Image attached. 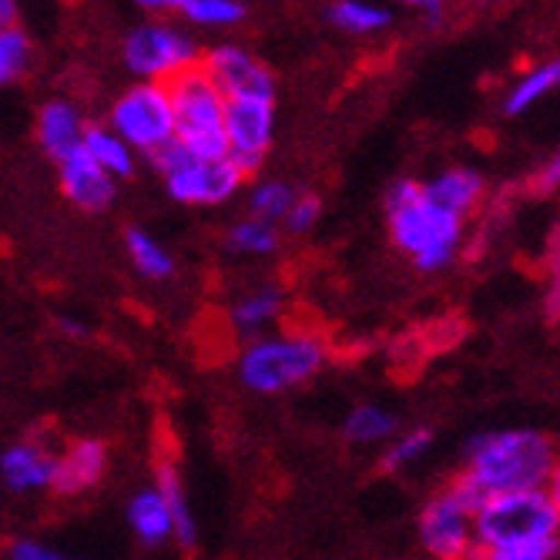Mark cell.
<instances>
[{"label": "cell", "mask_w": 560, "mask_h": 560, "mask_svg": "<svg viewBox=\"0 0 560 560\" xmlns=\"http://www.w3.org/2000/svg\"><path fill=\"white\" fill-rule=\"evenodd\" d=\"M464 477L477 483L487 497L550 487L557 483L553 436L530 427L480 433L467 443Z\"/></svg>", "instance_id": "obj_1"}, {"label": "cell", "mask_w": 560, "mask_h": 560, "mask_svg": "<svg viewBox=\"0 0 560 560\" xmlns=\"http://www.w3.org/2000/svg\"><path fill=\"white\" fill-rule=\"evenodd\" d=\"M386 229L420 272H440L460 256L467 222L436 206L420 178H399L386 191Z\"/></svg>", "instance_id": "obj_2"}, {"label": "cell", "mask_w": 560, "mask_h": 560, "mask_svg": "<svg viewBox=\"0 0 560 560\" xmlns=\"http://www.w3.org/2000/svg\"><path fill=\"white\" fill-rule=\"evenodd\" d=\"M323 363L326 346L310 332L256 336L238 352V380L259 396H282L316 380Z\"/></svg>", "instance_id": "obj_3"}, {"label": "cell", "mask_w": 560, "mask_h": 560, "mask_svg": "<svg viewBox=\"0 0 560 560\" xmlns=\"http://www.w3.org/2000/svg\"><path fill=\"white\" fill-rule=\"evenodd\" d=\"M474 537L480 550L560 537L557 483L537 487V490L490 493L474 514Z\"/></svg>", "instance_id": "obj_4"}, {"label": "cell", "mask_w": 560, "mask_h": 560, "mask_svg": "<svg viewBox=\"0 0 560 560\" xmlns=\"http://www.w3.org/2000/svg\"><path fill=\"white\" fill-rule=\"evenodd\" d=\"M487 493L464 474L453 477L420 511V544L433 560H477L474 514Z\"/></svg>", "instance_id": "obj_5"}, {"label": "cell", "mask_w": 560, "mask_h": 560, "mask_svg": "<svg viewBox=\"0 0 560 560\" xmlns=\"http://www.w3.org/2000/svg\"><path fill=\"white\" fill-rule=\"evenodd\" d=\"M175 112V141L198 159H229L225 151V94L212 78L191 68L168 84Z\"/></svg>", "instance_id": "obj_6"}, {"label": "cell", "mask_w": 560, "mask_h": 560, "mask_svg": "<svg viewBox=\"0 0 560 560\" xmlns=\"http://www.w3.org/2000/svg\"><path fill=\"white\" fill-rule=\"evenodd\" d=\"M151 165L162 175L165 191L178 206H188V209L225 206V201H232L248 182L232 159H198L178 141L165 144L159 155H151Z\"/></svg>", "instance_id": "obj_7"}, {"label": "cell", "mask_w": 560, "mask_h": 560, "mask_svg": "<svg viewBox=\"0 0 560 560\" xmlns=\"http://www.w3.org/2000/svg\"><path fill=\"white\" fill-rule=\"evenodd\" d=\"M198 61H201L198 40L168 21L148 18L144 24L131 27L121 40V65L138 81L172 84L178 74L198 68Z\"/></svg>", "instance_id": "obj_8"}, {"label": "cell", "mask_w": 560, "mask_h": 560, "mask_svg": "<svg viewBox=\"0 0 560 560\" xmlns=\"http://www.w3.org/2000/svg\"><path fill=\"white\" fill-rule=\"evenodd\" d=\"M105 125L135 151V155H144V159L159 155L165 144L175 141V112H172L168 84L135 81L112 101Z\"/></svg>", "instance_id": "obj_9"}, {"label": "cell", "mask_w": 560, "mask_h": 560, "mask_svg": "<svg viewBox=\"0 0 560 560\" xmlns=\"http://www.w3.org/2000/svg\"><path fill=\"white\" fill-rule=\"evenodd\" d=\"M276 144V97L225 101V151L245 178L256 175Z\"/></svg>", "instance_id": "obj_10"}, {"label": "cell", "mask_w": 560, "mask_h": 560, "mask_svg": "<svg viewBox=\"0 0 560 560\" xmlns=\"http://www.w3.org/2000/svg\"><path fill=\"white\" fill-rule=\"evenodd\" d=\"M198 68L212 78V84L225 94V101L238 97H276V74L266 61H259L242 44H215L201 50Z\"/></svg>", "instance_id": "obj_11"}, {"label": "cell", "mask_w": 560, "mask_h": 560, "mask_svg": "<svg viewBox=\"0 0 560 560\" xmlns=\"http://www.w3.org/2000/svg\"><path fill=\"white\" fill-rule=\"evenodd\" d=\"M58 185H61V195L71 201V206L88 212V215L108 212L118 198V182L105 168H97L88 159L84 148L71 151L68 159L58 162Z\"/></svg>", "instance_id": "obj_12"}, {"label": "cell", "mask_w": 560, "mask_h": 560, "mask_svg": "<svg viewBox=\"0 0 560 560\" xmlns=\"http://www.w3.org/2000/svg\"><path fill=\"white\" fill-rule=\"evenodd\" d=\"M108 474V446L101 440H74L55 456L50 490L58 497H84Z\"/></svg>", "instance_id": "obj_13"}, {"label": "cell", "mask_w": 560, "mask_h": 560, "mask_svg": "<svg viewBox=\"0 0 560 560\" xmlns=\"http://www.w3.org/2000/svg\"><path fill=\"white\" fill-rule=\"evenodd\" d=\"M55 450H47L40 440H21L0 453V480L11 493H37L50 490L55 477Z\"/></svg>", "instance_id": "obj_14"}, {"label": "cell", "mask_w": 560, "mask_h": 560, "mask_svg": "<svg viewBox=\"0 0 560 560\" xmlns=\"http://www.w3.org/2000/svg\"><path fill=\"white\" fill-rule=\"evenodd\" d=\"M84 128H88V121H84V115H81V108L74 105V101L50 97L37 112V128L34 131H37V144L44 148V155L58 165L61 159L71 155V151L81 148Z\"/></svg>", "instance_id": "obj_15"}, {"label": "cell", "mask_w": 560, "mask_h": 560, "mask_svg": "<svg viewBox=\"0 0 560 560\" xmlns=\"http://www.w3.org/2000/svg\"><path fill=\"white\" fill-rule=\"evenodd\" d=\"M423 191L436 201V206H443L446 212L460 215L467 222L483 206L487 178L477 168H470V165H450V168L436 172L433 178H427Z\"/></svg>", "instance_id": "obj_16"}, {"label": "cell", "mask_w": 560, "mask_h": 560, "mask_svg": "<svg viewBox=\"0 0 560 560\" xmlns=\"http://www.w3.org/2000/svg\"><path fill=\"white\" fill-rule=\"evenodd\" d=\"M128 527L135 534V540L144 550H162L168 544H175V530H172V517L168 506L162 500V493L155 487L138 490L128 500Z\"/></svg>", "instance_id": "obj_17"}, {"label": "cell", "mask_w": 560, "mask_h": 560, "mask_svg": "<svg viewBox=\"0 0 560 560\" xmlns=\"http://www.w3.org/2000/svg\"><path fill=\"white\" fill-rule=\"evenodd\" d=\"M557 84H560V65H557L553 58L524 68V71L514 78V84L506 88V94H503V115H506V118H521V115H527L530 108L540 105L544 97L553 94Z\"/></svg>", "instance_id": "obj_18"}, {"label": "cell", "mask_w": 560, "mask_h": 560, "mask_svg": "<svg viewBox=\"0 0 560 560\" xmlns=\"http://www.w3.org/2000/svg\"><path fill=\"white\" fill-rule=\"evenodd\" d=\"M285 313V289L269 282V285H259L245 292L229 313V323L245 332V336H259L262 329H269L272 323H279Z\"/></svg>", "instance_id": "obj_19"}, {"label": "cell", "mask_w": 560, "mask_h": 560, "mask_svg": "<svg viewBox=\"0 0 560 560\" xmlns=\"http://www.w3.org/2000/svg\"><path fill=\"white\" fill-rule=\"evenodd\" d=\"M81 148L88 151V159L97 168H105L115 182L131 178L135 168H138V155H135V151L108 125H88L84 128V138H81Z\"/></svg>", "instance_id": "obj_20"}, {"label": "cell", "mask_w": 560, "mask_h": 560, "mask_svg": "<svg viewBox=\"0 0 560 560\" xmlns=\"http://www.w3.org/2000/svg\"><path fill=\"white\" fill-rule=\"evenodd\" d=\"M155 477H159L155 490L162 493V500L168 506V517H172L175 544L182 550H191L198 544V527H195V514H191V506H188V493H185L182 474H178V467L172 460H162Z\"/></svg>", "instance_id": "obj_21"}, {"label": "cell", "mask_w": 560, "mask_h": 560, "mask_svg": "<svg viewBox=\"0 0 560 560\" xmlns=\"http://www.w3.org/2000/svg\"><path fill=\"white\" fill-rule=\"evenodd\" d=\"M396 433H399V417L376 402L352 406L342 420V436L352 446H380V443H389Z\"/></svg>", "instance_id": "obj_22"}, {"label": "cell", "mask_w": 560, "mask_h": 560, "mask_svg": "<svg viewBox=\"0 0 560 560\" xmlns=\"http://www.w3.org/2000/svg\"><path fill=\"white\" fill-rule=\"evenodd\" d=\"M125 252H128V259H131V266H135V272L141 279L165 282V279L175 276V256L155 235L138 229V225H131L125 232Z\"/></svg>", "instance_id": "obj_23"}, {"label": "cell", "mask_w": 560, "mask_h": 560, "mask_svg": "<svg viewBox=\"0 0 560 560\" xmlns=\"http://www.w3.org/2000/svg\"><path fill=\"white\" fill-rule=\"evenodd\" d=\"M326 18L336 31L352 34V37H370L393 24L389 8L373 4V0H332L326 8Z\"/></svg>", "instance_id": "obj_24"}, {"label": "cell", "mask_w": 560, "mask_h": 560, "mask_svg": "<svg viewBox=\"0 0 560 560\" xmlns=\"http://www.w3.org/2000/svg\"><path fill=\"white\" fill-rule=\"evenodd\" d=\"M225 245L238 256H248V259H266V256H276L279 245H282V229L276 222H266V219H256V215H245L238 219L229 235H225Z\"/></svg>", "instance_id": "obj_25"}, {"label": "cell", "mask_w": 560, "mask_h": 560, "mask_svg": "<svg viewBox=\"0 0 560 560\" xmlns=\"http://www.w3.org/2000/svg\"><path fill=\"white\" fill-rule=\"evenodd\" d=\"M433 443H436V436H433L430 427H417V430L396 433V436L386 443L383 456H380V474L396 477V474H402V470L417 467V464L423 460V456L433 450Z\"/></svg>", "instance_id": "obj_26"}, {"label": "cell", "mask_w": 560, "mask_h": 560, "mask_svg": "<svg viewBox=\"0 0 560 560\" xmlns=\"http://www.w3.org/2000/svg\"><path fill=\"white\" fill-rule=\"evenodd\" d=\"M34 68V40L31 34L14 24L0 27V84H21Z\"/></svg>", "instance_id": "obj_27"}, {"label": "cell", "mask_w": 560, "mask_h": 560, "mask_svg": "<svg viewBox=\"0 0 560 560\" xmlns=\"http://www.w3.org/2000/svg\"><path fill=\"white\" fill-rule=\"evenodd\" d=\"M178 18L206 31H229L245 21V4L242 0H185Z\"/></svg>", "instance_id": "obj_28"}, {"label": "cell", "mask_w": 560, "mask_h": 560, "mask_svg": "<svg viewBox=\"0 0 560 560\" xmlns=\"http://www.w3.org/2000/svg\"><path fill=\"white\" fill-rule=\"evenodd\" d=\"M295 195H299V191H295L289 182H282V178L256 182V188L248 191V215L282 225V219H285V212L292 209Z\"/></svg>", "instance_id": "obj_29"}, {"label": "cell", "mask_w": 560, "mask_h": 560, "mask_svg": "<svg viewBox=\"0 0 560 560\" xmlns=\"http://www.w3.org/2000/svg\"><path fill=\"white\" fill-rule=\"evenodd\" d=\"M557 547H560V537L527 540V544H503V547L480 550L477 560H557Z\"/></svg>", "instance_id": "obj_30"}, {"label": "cell", "mask_w": 560, "mask_h": 560, "mask_svg": "<svg viewBox=\"0 0 560 560\" xmlns=\"http://www.w3.org/2000/svg\"><path fill=\"white\" fill-rule=\"evenodd\" d=\"M319 219H323V201L316 195H310V191H299L279 229H285L289 235H305V232L316 229Z\"/></svg>", "instance_id": "obj_31"}, {"label": "cell", "mask_w": 560, "mask_h": 560, "mask_svg": "<svg viewBox=\"0 0 560 560\" xmlns=\"http://www.w3.org/2000/svg\"><path fill=\"white\" fill-rule=\"evenodd\" d=\"M11 560H71L65 553H58L55 547L37 544V540H18L11 547Z\"/></svg>", "instance_id": "obj_32"}, {"label": "cell", "mask_w": 560, "mask_h": 560, "mask_svg": "<svg viewBox=\"0 0 560 560\" xmlns=\"http://www.w3.org/2000/svg\"><path fill=\"white\" fill-rule=\"evenodd\" d=\"M396 4L406 8V11L423 14L427 21H443V18H446V8H450V0H396Z\"/></svg>", "instance_id": "obj_33"}, {"label": "cell", "mask_w": 560, "mask_h": 560, "mask_svg": "<svg viewBox=\"0 0 560 560\" xmlns=\"http://www.w3.org/2000/svg\"><path fill=\"white\" fill-rule=\"evenodd\" d=\"M135 4H138L148 18L168 21V18H178V11H182L185 0H135Z\"/></svg>", "instance_id": "obj_34"}, {"label": "cell", "mask_w": 560, "mask_h": 560, "mask_svg": "<svg viewBox=\"0 0 560 560\" xmlns=\"http://www.w3.org/2000/svg\"><path fill=\"white\" fill-rule=\"evenodd\" d=\"M557 182H560V162H557V159H547V172L540 168L537 178H534V185H537L540 191H553Z\"/></svg>", "instance_id": "obj_35"}, {"label": "cell", "mask_w": 560, "mask_h": 560, "mask_svg": "<svg viewBox=\"0 0 560 560\" xmlns=\"http://www.w3.org/2000/svg\"><path fill=\"white\" fill-rule=\"evenodd\" d=\"M21 21V0H0V27H14Z\"/></svg>", "instance_id": "obj_36"}, {"label": "cell", "mask_w": 560, "mask_h": 560, "mask_svg": "<svg viewBox=\"0 0 560 560\" xmlns=\"http://www.w3.org/2000/svg\"><path fill=\"white\" fill-rule=\"evenodd\" d=\"M58 326H61V329H65L68 336H74V339H81V336H88V329H84V326H78V323H71L68 316H65V319H58Z\"/></svg>", "instance_id": "obj_37"}, {"label": "cell", "mask_w": 560, "mask_h": 560, "mask_svg": "<svg viewBox=\"0 0 560 560\" xmlns=\"http://www.w3.org/2000/svg\"><path fill=\"white\" fill-rule=\"evenodd\" d=\"M464 4H474V8H483V4H493V0H464Z\"/></svg>", "instance_id": "obj_38"}]
</instances>
